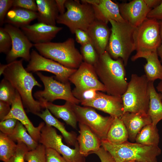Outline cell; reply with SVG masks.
Wrapping results in <instances>:
<instances>
[{
	"label": "cell",
	"mask_w": 162,
	"mask_h": 162,
	"mask_svg": "<svg viewBox=\"0 0 162 162\" xmlns=\"http://www.w3.org/2000/svg\"><path fill=\"white\" fill-rule=\"evenodd\" d=\"M92 6L97 20L107 24L110 20L118 22L126 21L121 15L118 4L110 0H100L98 4Z\"/></svg>",
	"instance_id": "obj_22"
},
{
	"label": "cell",
	"mask_w": 162,
	"mask_h": 162,
	"mask_svg": "<svg viewBox=\"0 0 162 162\" xmlns=\"http://www.w3.org/2000/svg\"><path fill=\"white\" fill-rule=\"evenodd\" d=\"M157 53L158 56L160 58V62L162 64V42L157 50Z\"/></svg>",
	"instance_id": "obj_49"
},
{
	"label": "cell",
	"mask_w": 162,
	"mask_h": 162,
	"mask_svg": "<svg viewBox=\"0 0 162 162\" xmlns=\"http://www.w3.org/2000/svg\"><path fill=\"white\" fill-rule=\"evenodd\" d=\"M46 162H68L55 150L46 148Z\"/></svg>",
	"instance_id": "obj_41"
},
{
	"label": "cell",
	"mask_w": 162,
	"mask_h": 162,
	"mask_svg": "<svg viewBox=\"0 0 162 162\" xmlns=\"http://www.w3.org/2000/svg\"><path fill=\"white\" fill-rule=\"evenodd\" d=\"M147 18L158 21L162 20V2L158 6L151 10Z\"/></svg>",
	"instance_id": "obj_44"
},
{
	"label": "cell",
	"mask_w": 162,
	"mask_h": 162,
	"mask_svg": "<svg viewBox=\"0 0 162 162\" xmlns=\"http://www.w3.org/2000/svg\"><path fill=\"white\" fill-rule=\"evenodd\" d=\"M79 123V135L77 140L80 152L85 157L94 154L101 146L100 139L86 125Z\"/></svg>",
	"instance_id": "obj_20"
},
{
	"label": "cell",
	"mask_w": 162,
	"mask_h": 162,
	"mask_svg": "<svg viewBox=\"0 0 162 162\" xmlns=\"http://www.w3.org/2000/svg\"><path fill=\"white\" fill-rule=\"evenodd\" d=\"M14 0H0V25L4 23L6 15L9 9L13 6Z\"/></svg>",
	"instance_id": "obj_40"
},
{
	"label": "cell",
	"mask_w": 162,
	"mask_h": 162,
	"mask_svg": "<svg viewBox=\"0 0 162 162\" xmlns=\"http://www.w3.org/2000/svg\"><path fill=\"white\" fill-rule=\"evenodd\" d=\"M65 7L67 11L59 15L56 22L67 26L72 34L77 29L87 32L96 20L91 5L79 0H66Z\"/></svg>",
	"instance_id": "obj_8"
},
{
	"label": "cell",
	"mask_w": 162,
	"mask_h": 162,
	"mask_svg": "<svg viewBox=\"0 0 162 162\" xmlns=\"http://www.w3.org/2000/svg\"><path fill=\"white\" fill-rule=\"evenodd\" d=\"M9 104L0 101V120L1 121L8 114L11 107Z\"/></svg>",
	"instance_id": "obj_45"
},
{
	"label": "cell",
	"mask_w": 162,
	"mask_h": 162,
	"mask_svg": "<svg viewBox=\"0 0 162 162\" xmlns=\"http://www.w3.org/2000/svg\"><path fill=\"white\" fill-rule=\"evenodd\" d=\"M159 26H160V34L161 38V39L162 41V20L158 21Z\"/></svg>",
	"instance_id": "obj_51"
},
{
	"label": "cell",
	"mask_w": 162,
	"mask_h": 162,
	"mask_svg": "<svg viewBox=\"0 0 162 162\" xmlns=\"http://www.w3.org/2000/svg\"><path fill=\"white\" fill-rule=\"evenodd\" d=\"M135 161L134 160H129V161H125L123 162H135Z\"/></svg>",
	"instance_id": "obj_52"
},
{
	"label": "cell",
	"mask_w": 162,
	"mask_h": 162,
	"mask_svg": "<svg viewBox=\"0 0 162 162\" xmlns=\"http://www.w3.org/2000/svg\"><path fill=\"white\" fill-rule=\"evenodd\" d=\"M71 103L66 101L62 105H57L49 102L42 104L44 108H47L56 117L62 119L67 124L77 130L78 121L73 110Z\"/></svg>",
	"instance_id": "obj_24"
},
{
	"label": "cell",
	"mask_w": 162,
	"mask_h": 162,
	"mask_svg": "<svg viewBox=\"0 0 162 162\" xmlns=\"http://www.w3.org/2000/svg\"><path fill=\"white\" fill-rule=\"evenodd\" d=\"M23 60H16L6 64H0V74H2L18 92L27 110L37 116L44 108L41 103L34 98L32 91L34 86H42L32 73L24 68Z\"/></svg>",
	"instance_id": "obj_1"
},
{
	"label": "cell",
	"mask_w": 162,
	"mask_h": 162,
	"mask_svg": "<svg viewBox=\"0 0 162 162\" xmlns=\"http://www.w3.org/2000/svg\"><path fill=\"white\" fill-rule=\"evenodd\" d=\"M25 69L29 72L42 71L51 73L55 75L58 81L63 83L69 82V77L77 69L66 67L42 56L34 50L31 53L30 59Z\"/></svg>",
	"instance_id": "obj_13"
},
{
	"label": "cell",
	"mask_w": 162,
	"mask_h": 162,
	"mask_svg": "<svg viewBox=\"0 0 162 162\" xmlns=\"http://www.w3.org/2000/svg\"><path fill=\"white\" fill-rule=\"evenodd\" d=\"M153 82L149 81L150 101L147 114L155 126L162 119V94L158 92Z\"/></svg>",
	"instance_id": "obj_27"
},
{
	"label": "cell",
	"mask_w": 162,
	"mask_h": 162,
	"mask_svg": "<svg viewBox=\"0 0 162 162\" xmlns=\"http://www.w3.org/2000/svg\"><path fill=\"white\" fill-rule=\"evenodd\" d=\"M36 74L43 83L44 89L35 92L34 97L41 104L52 103L57 99H62L78 104L80 100L73 95L69 82L63 83L54 79L55 76H47L38 72Z\"/></svg>",
	"instance_id": "obj_9"
},
{
	"label": "cell",
	"mask_w": 162,
	"mask_h": 162,
	"mask_svg": "<svg viewBox=\"0 0 162 162\" xmlns=\"http://www.w3.org/2000/svg\"><path fill=\"white\" fill-rule=\"evenodd\" d=\"M145 58L147 63L144 65V70L148 81L154 82L158 79L162 80V64L157 51L152 52Z\"/></svg>",
	"instance_id": "obj_29"
},
{
	"label": "cell",
	"mask_w": 162,
	"mask_h": 162,
	"mask_svg": "<svg viewBox=\"0 0 162 162\" xmlns=\"http://www.w3.org/2000/svg\"><path fill=\"white\" fill-rule=\"evenodd\" d=\"M17 144L8 136L0 132V160L8 162L15 152Z\"/></svg>",
	"instance_id": "obj_32"
},
{
	"label": "cell",
	"mask_w": 162,
	"mask_h": 162,
	"mask_svg": "<svg viewBox=\"0 0 162 162\" xmlns=\"http://www.w3.org/2000/svg\"><path fill=\"white\" fill-rule=\"evenodd\" d=\"M34 46L42 56L68 68L76 69L82 62V55L76 47L72 38L62 42L34 44Z\"/></svg>",
	"instance_id": "obj_5"
},
{
	"label": "cell",
	"mask_w": 162,
	"mask_h": 162,
	"mask_svg": "<svg viewBox=\"0 0 162 162\" xmlns=\"http://www.w3.org/2000/svg\"><path fill=\"white\" fill-rule=\"evenodd\" d=\"M76 40L81 46L92 42L91 39L86 32L80 29L76 30L74 32Z\"/></svg>",
	"instance_id": "obj_42"
},
{
	"label": "cell",
	"mask_w": 162,
	"mask_h": 162,
	"mask_svg": "<svg viewBox=\"0 0 162 162\" xmlns=\"http://www.w3.org/2000/svg\"><path fill=\"white\" fill-rule=\"evenodd\" d=\"M62 136L53 127L45 124L41 129L39 142L46 148L56 151L68 162H86L85 157L80 153L78 143L71 148L63 143Z\"/></svg>",
	"instance_id": "obj_12"
},
{
	"label": "cell",
	"mask_w": 162,
	"mask_h": 162,
	"mask_svg": "<svg viewBox=\"0 0 162 162\" xmlns=\"http://www.w3.org/2000/svg\"><path fill=\"white\" fill-rule=\"evenodd\" d=\"M149 81L145 74H132L127 89L122 96L124 113L126 112L147 113L150 101Z\"/></svg>",
	"instance_id": "obj_7"
},
{
	"label": "cell",
	"mask_w": 162,
	"mask_h": 162,
	"mask_svg": "<svg viewBox=\"0 0 162 162\" xmlns=\"http://www.w3.org/2000/svg\"><path fill=\"white\" fill-rule=\"evenodd\" d=\"M111 32L107 24L97 20L88 29L86 32L99 55L106 51Z\"/></svg>",
	"instance_id": "obj_19"
},
{
	"label": "cell",
	"mask_w": 162,
	"mask_h": 162,
	"mask_svg": "<svg viewBox=\"0 0 162 162\" xmlns=\"http://www.w3.org/2000/svg\"><path fill=\"white\" fill-rule=\"evenodd\" d=\"M156 88L158 92L162 94V80H160L158 83Z\"/></svg>",
	"instance_id": "obj_50"
},
{
	"label": "cell",
	"mask_w": 162,
	"mask_h": 162,
	"mask_svg": "<svg viewBox=\"0 0 162 162\" xmlns=\"http://www.w3.org/2000/svg\"><path fill=\"white\" fill-rule=\"evenodd\" d=\"M94 154L98 157L101 162H116L111 155L102 146Z\"/></svg>",
	"instance_id": "obj_43"
},
{
	"label": "cell",
	"mask_w": 162,
	"mask_h": 162,
	"mask_svg": "<svg viewBox=\"0 0 162 162\" xmlns=\"http://www.w3.org/2000/svg\"><path fill=\"white\" fill-rule=\"evenodd\" d=\"M111 28L106 51L113 59L121 58L125 66L131 53L135 50L134 33L136 27L127 22L109 20Z\"/></svg>",
	"instance_id": "obj_4"
},
{
	"label": "cell",
	"mask_w": 162,
	"mask_h": 162,
	"mask_svg": "<svg viewBox=\"0 0 162 162\" xmlns=\"http://www.w3.org/2000/svg\"><path fill=\"white\" fill-rule=\"evenodd\" d=\"M80 50L84 62L93 65L97 62L99 55L92 42L81 46Z\"/></svg>",
	"instance_id": "obj_34"
},
{
	"label": "cell",
	"mask_w": 162,
	"mask_h": 162,
	"mask_svg": "<svg viewBox=\"0 0 162 162\" xmlns=\"http://www.w3.org/2000/svg\"><path fill=\"white\" fill-rule=\"evenodd\" d=\"M135 162H139V161H135Z\"/></svg>",
	"instance_id": "obj_53"
},
{
	"label": "cell",
	"mask_w": 162,
	"mask_h": 162,
	"mask_svg": "<svg viewBox=\"0 0 162 162\" xmlns=\"http://www.w3.org/2000/svg\"><path fill=\"white\" fill-rule=\"evenodd\" d=\"M16 91L9 81L4 78L0 84V101L10 106L15 99Z\"/></svg>",
	"instance_id": "obj_33"
},
{
	"label": "cell",
	"mask_w": 162,
	"mask_h": 162,
	"mask_svg": "<svg viewBox=\"0 0 162 162\" xmlns=\"http://www.w3.org/2000/svg\"><path fill=\"white\" fill-rule=\"evenodd\" d=\"M101 146L112 156L116 162L134 160L141 162H158L157 157L161 153L158 146H147L128 141L114 144L101 140Z\"/></svg>",
	"instance_id": "obj_3"
},
{
	"label": "cell",
	"mask_w": 162,
	"mask_h": 162,
	"mask_svg": "<svg viewBox=\"0 0 162 162\" xmlns=\"http://www.w3.org/2000/svg\"><path fill=\"white\" fill-rule=\"evenodd\" d=\"M93 66L107 94L122 96L124 93L128 82L126 81L125 66L121 58L114 59L106 51L99 55Z\"/></svg>",
	"instance_id": "obj_2"
},
{
	"label": "cell",
	"mask_w": 162,
	"mask_h": 162,
	"mask_svg": "<svg viewBox=\"0 0 162 162\" xmlns=\"http://www.w3.org/2000/svg\"><path fill=\"white\" fill-rule=\"evenodd\" d=\"M134 40L136 53L131 58L132 61L140 58H145L152 52L157 51L162 42L158 21L147 18L136 27Z\"/></svg>",
	"instance_id": "obj_6"
},
{
	"label": "cell",
	"mask_w": 162,
	"mask_h": 162,
	"mask_svg": "<svg viewBox=\"0 0 162 162\" xmlns=\"http://www.w3.org/2000/svg\"><path fill=\"white\" fill-rule=\"evenodd\" d=\"M45 109L37 116L44 121L46 124L54 127L59 130L68 146L75 147L78 143L76 133L73 131H68L64 124L53 116L47 108Z\"/></svg>",
	"instance_id": "obj_26"
},
{
	"label": "cell",
	"mask_w": 162,
	"mask_h": 162,
	"mask_svg": "<svg viewBox=\"0 0 162 162\" xmlns=\"http://www.w3.org/2000/svg\"><path fill=\"white\" fill-rule=\"evenodd\" d=\"M23 105L21 97L16 91V97L11 104L10 111L3 120L11 118L16 119L24 126L33 139L39 142L41 129L45 123L41 122L38 126L34 127L27 116Z\"/></svg>",
	"instance_id": "obj_18"
},
{
	"label": "cell",
	"mask_w": 162,
	"mask_h": 162,
	"mask_svg": "<svg viewBox=\"0 0 162 162\" xmlns=\"http://www.w3.org/2000/svg\"><path fill=\"white\" fill-rule=\"evenodd\" d=\"M38 12L18 7L13 8L8 12L4 23L21 28L29 25L38 17Z\"/></svg>",
	"instance_id": "obj_25"
},
{
	"label": "cell",
	"mask_w": 162,
	"mask_h": 162,
	"mask_svg": "<svg viewBox=\"0 0 162 162\" xmlns=\"http://www.w3.org/2000/svg\"><path fill=\"white\" fill-rule=\"evenodd\" d=\"M68 80L74 85L72 93L79 100L84 93L88 91L106 92L105 86L99 80L93 65L84 62L70 76Z\"/></svg>",
	"instance_id": "obj_10"
},
{
	"label": "cell",
	"mask_w": 162,
	"mask_h": 162,
	"mask_svg": "<svg viewBox=\"0 0 162 162\" xmlns=\"http://www.w3.org/2000/svg\"><path fill=\"white\" fill-rule=\"evenodd\" d=\"M18 120L14 118H9L0 121V130L3 133L9 136L13 132Z\"/></svg>",
	"instance_id": "obj_38"
},
{
	"label": "cell",
	"mask_w": 162,
	"mask_h": 162,
	"mask_svg": "<svg viewBox=\"0 0 162 162\" xmlns=\"http://www.w3.org/2000/svg\"><path fill=\"white\" fill-rule=\"evenodd\" d=\"M46 147L38 144L35 149L28 151L25 156L27 162H46Z\"/></svg>",
	"instance_id": "obj_35"
},
{
	"label": "cell",
	"mask_w": 162,
	"mask_h": 162,
	"mask_svg": "<svg viewBox=\"0 0 162 162\" xmlns=\"http://www.w3.org/2000/svg\"><path fill=\"white\" fill-rule=\"evenodd\" d=\"M38 22L56 26L59 13L55 0H36Z\"/></svg>",
	"instance_id": "obj_23"
},
{
	"label": "cell",
	"mask_w": 162,
	"mask_h": 162,
	"mask_svg": "<svg viewBox=\"0 0 162 162\" xmlns=\"http://www.w3.org/2000/svg\"><path fill=\"white\" fill-rule=\"evenodd\" d=\"M71 105L79 123L88 126L101 140H106L114 117L102 116L92 107L81 106L73 103Z\"/></svg>",
	"instance_id": "obj_11"
},
{
	"label": "cell",
	"mask_w": 162,
	"mask_h": 162,
	"mask_svg": "<svg viewBox=\"0 0 162 162\" xmlns=\"http://www.w3.org/2000/svg\"><path fill=\"white\" fill-rule=\"evenodd\" d=\"M66 0H55L59 14H64L65 12V4Z\"/></svg>",
	"instance_id": "obj_46"
},
{
	"label": "cell",
	"mask_w": 162,
	"mask_h": 162,
	"mask_svg": "<svg viewBox=\"0 0 162 162\" xmlns=\"http://www.w3.org/2000/svg\"><path fill=\"white\" fill-rule=\"evenodd\" d=\"M100 0H81V2L86 3L92 5H96L99 4Z\"/></svg>",
	"instance_id": "obj_48"
},
{
	"label": "cell",
	"mask_w": 162,
	"mask_h": 162,
	"mask_svg": "<svg viewBox=\"0 0 162 162\" xmlns=\"http://www.w3.org/2000/svg\"><path fill=\"white\" fill-rule=\"evenodd\" d=\"M120 118L126 128L128 139L132 142L135 141L137 134L144 126L152 123L149 116L144 112H126Z\"/></svg>",
	"instance_id": "obj_21"
},
{
	"label": "cell",
	"mask_w": 162,
	"mask_h": 162,
	"mask_svg": "<svg viewBox=\"0 0 162 162\" xmlns=\"http://www.w3.org/2000/svg\"><path fill=\"white\" fill-rule=\"evenodd\" d=\"M148 7L152 10L158 6L162 0H144Z\"/></svg>",
	"instance_id": "obj_47"
},
{
	"label": "cell",
	"mask_w": 162,
	"mask_h": 162,
	"mask_svg": "<svg viewBox=\"0 0 162 162\" xmlns=\"http://www.w3.org/2000/svg\"><path fill=\"white\" fill-rule=\"evenodd\" d=\"M16 149L8 162H25V156L29 149L27 146L22 142L17 143Z\"/></svg>",
	"instance_id": "obj_37"
},
{
	"label": "cell",
	"mask_w": 162,
	"mask_h": 162,
	"mask_svg": "<svg viewBox=\"0 0 162 162\" xmlns=\"http://www.w3.org/2000/svg\"><path fill=\"white\" fill-rule=\"evenodd\" d=\"M128 133L120 118L115 117L108 131L106 140L114 144H120L127 141Z\"/></svg>",
	"instance_id": "obj_28"
},
{
	"label": "cell",
	"mask_w": 162,
	"mask_h": 162,
	"mask_svg": "<svg viewBox=\"0 0 162 162\" xmlns=\"http://www.w3.org/2000/svg\"><path fill=\"white\" fill-rule=\"evenodd\" d=\"M160 137L157 126L152 123L144 126L137 134L136 142L147 146H158Z\"/></svg>",
	"instance_id": "obj_30"
},
{
	"label": "cell",
	"mask_w": 162,
	"mask_h": 162,
	"mask_svg": "<svg viewBox=\"0 0 162 162\" xmlns=\"http://www.w3.org/2000/svg\"><path fill=\"white\" fill-rule=\"evenodd\" d=\"M123 19L132 26L137 27L147 18L151 10L144 0H134L128 3H117Z\"/></svg>",
	"instance_id": "obj_16"
},
{
	"label": "cell",
	"mask_w": 162,
	"mask_h": 162,
	"mask_svg": "<svg viewBox=\"0 0 162 162\" xmlns=\"http://www.w3.org/2000/svg\"><path fill=\"white\" fill-rule=\"evenodd\" d=\"M81 105L95 108L113 117L120 118L124 113L122 96L106 94L97 91L92 98L80 101Z\"/></svg>",
	"instance_id": "obj_14"
},
{
	"label": "cell",
	"mask_w": 162,
	"mask_h": 162,
	"mask_svg": "<svg viewBox=\"0 0 162 162\" xmlns=\"http://www.w3.org/2000/svg\"><path fill=\"white\" fill-rule=\"evenodd\" d=\"M20 28L29 40L35 44L51 42L63 27L38 22Z\"/></svg>",
	"instance_id": "obj_17"
},
{
	"label": "cell",
	"mask_w": 162,
	"mask_h": 162,
	"mask_svg": "<svg viewBox=\"0 0 162 162\" xmlns=\"http://www.w3.org/2000/svg\"><path fill=\"white\" fill-rule=\"evenodd\" d=\"M27 131L24 126L18 121L13 132L8 136L14 142H22L27 146L30 150H33L39 144Z\"/></svg>",
	"instance_id": "obj_31"
},
{
	"label": "cell",
	"mask_w": 162,
	"mask_h": 162,
	"mask_svg": "<svg viewBox=\"0 0 162 162\" xmlns=\"http://www.w3.org/2000/svg\"><path fill=\"white\" fill-rule=\"evenodd\" d=\"M4 28L10 35L12 40L11 49L6 57L7 62H12L18 58L29 62L31 57L30 50L34 46V44L19 28L8 24H5Z\"/></svg>",
	"instance_id": "obj_15"
},
{
	"label": "cell",
	"mask_w": 162,
	"mask_h": 162,
	"mask_svg": "<svg viewBox=\"0 0 162 162\" xmlns=\"http://www.w3.org/2000/svg\"><path fill=\"white\" fill-rule=\"evenodd\" d=\"M12 46L11 38L4 28H0V52L7 55L10 51Z\"/></svg>",
	"instance_id": "obj_36"
},
{
	"label": "cell",
	"mask_w": 162,
	"mask_h": 162,
	"mask_svg": "<svg viewBox=\"0 0 162 162\" xmlns=\"http://www.w3.org/2000/svg\"><path fill=\"white\" fill-rule=\"evenodd\" d=\"M13 7H18L37 12L38 7L35 0H14Z\"/></svg>",
	"instance_id": "obj_39"
}]
</instances>
